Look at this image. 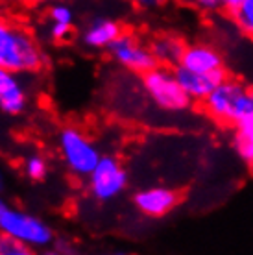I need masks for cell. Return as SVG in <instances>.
<instances>
[{"label": "cell", "mask_w": 253, "mask_h": 255, "mask_svg": "<svg viewBox=\"0 0 253 255\" xmlns=\"http://www.w3.org/2000/svg\"><path fill=\"white\" fill-rule=\"evenodd\" d=\"M48 63L35 33L19 20L0 13V67L35 74Z\"/></svg>", "instance_id": "cell-1"}, {"label": "cell", "mask_w": 253, "mask_h": 255, "mask_svg": "<svg viewBox=\"0 0 253 255\" xmlns=\"http://www.w3.org/2000/svg\"><path fill=\"white\" fill-rule=\"evenodd\" d=\"M200 106L213 122L233 128L253 111V87L228 74Z\"/></svg>", "instance_id": "cell-2"}, {"label": "cell", "mask_w": 253, "mask_h": 255, "mask_svg": "<svg viewBox=\"0 0 253 255\" xmlns=\"http://www.w3.org/2000/svg\"><path fill=\"white\" fill-rule=\"evenodd\" d=\"M0 231L22 241L33 252L52 248L56 241L52 228L43 218L7 204L4 198H0Z\"/></svg>", "instance_id": "cell-3"}, {"label": "cell", "mask_w": 253, "mask_h": 255, "mask_svg": "<svg viewBox=\"0 0 253 255\" xmlns=\"http://www.w3.org/2000/svg\"><path fill=\"white\" fill-rule=\"evenodd\" d=\"M140 87L148 100L166 113H183L192 106V100L181 87L172 67L155 65L140 76Z\"/></svg>", "instance_id": "cell-4"}, {"label": "cell", "mask_w": 253, "mask_h": 255, "mask_svg": "<svg viewBox=\"0 0 253 255\" xmlns=\"http://www.w3.org/2000/svg\"><path fill=\"white\" fill-rule=\"evenodd\" d=\"M57 150L70 176L78 179H87L104 155L95 140L76 126H65L57 133Z\"/></svg>", "instance_id": "cell-5"}, {"label": "cell", "mask_w": 253, "mask_h": 255, "mask_svg": "<svg viewBox=\"0 0 253 255\" xmlns=\"http://www.w3.org/2000/svg\"><path fill=\"white\" fill-rule=\"evenodd\" d=\"M108 54L121 69L139 76L157 65L150 41H144L139 33L129 32V30H124L117 37V41L108 48Z\"/></svg>", "instance_id": "cell-6"}, {"label": "cell", "mask_w": 253, "mask_h": 255, "mask_svg": "<svg viewBox=\"0 0 253 255\" xmlns=\"http://www.w3.org/2000/svg\"><path fill=\"white\" fill-rule=\"evenodd\" d=\"M127 170L117 155H102L95 170L87 176L89 194L98 202H111L127 189Z\"/></svg>", "instance_id": "cell-7"}, {"label": "cell", "mask_w": 253, "mask_h": 255, "mask_svg": "<svg viewBox=\"0 0 253 255\" xmlns=\"http://www.w3.org/2000/svg\"><path fill=\"white\" fill-rule=\"evenodd\" d=\"M181 202V194L165 185H153L140 189L133 194V205L140 215L148 218H163L170 215Z\"/></svg>", "instance_id": "cell-8"}, {"label": "cell", "mask_w": 253, "mask_h": 255, "mask_svg": "<svg viewBox=\"0 0 253 255\" xmlns=\"http://www.w3.org/2000/svg\"><path fill=\"white\" fill-rule=\"evenodd\" d=\"M30 106V95L22 74L0 67V111L7 117H20Z\"/></svg>", "instance_id": "cell-9"}, {"label": "cell", "mask_w": 253, "mask_h": 255, "mask_svg": "<svg viewBox=\"0 0 253 255\" xmlns=\"http://www.w3.org/2000/svg\"><path fill=\"white\" fill-rule=\"evenodd\" d=\"M124 30L126 28L117 19L98 15L83 26L82 33H80V43L87 50H108Z\"/></svg>", "instance_id": "cell-10"}, {"label": "cell", "mask_w": 253, "mask_h": 255, "mask_svg": "<svg viewBox=\"0 0 253 255\" xmlns=\"http://www.w3.org/2000/svg\"><path fill=\"white\" fill-rule=\"evenodd\" d=\"M74 7L70 6L67 0H57L46 6L44 13V35L52 43H67L72 37L74 32Z\"/></svg>", "instance_id": "cell-11"}, {"label": "cell", "mask_w": 253, "mask_h": 255, "mask_svg": "<svg viewBox=\"0 0 253 255\" xmlns=\"http://www.w3.org/2000/svg\"><path fill=\"white\" fill-rule=\"evenodd\" d=\"M176 76L181 83V87L185 93L189 95L192 104H200L211 95V91L215 89L216 85L228 76V70H218V72H196V70H189L177 65L174 67Z\"/></svg>", "instance_id": "cell-12"}, {"label": "cell", "mask_w": 253, "mask_h": 255, "mask_svg": "<svg viewBox=\"0 0 253 255\" xmlns=\"http://www.w3.org/2000/svg\"><path fill=\"white\" fill-rule=\"evenodd\" d=\"M181 67L196 72H218L226 70V61L222 52L211 43H190L179 61Z\"/></svg>", "instance_id": "cell-13"}, {"label": "cell", "mask_w": 253, "mask_h": 255, "mask_svg": "<svg viewBox=\"0 0 253 255\" xmlns=\"http://www.w3.org/2000/svg\"><path fill=\"white\" fill-rule=\"evenodd\" d=\"M150 46H152L153 58H155L157 65H165V67H172L174 69V67L179 65V61L183 58L187 43L177 33L163 32L150 39Z\"/></svg>", "instance_id": "cell-14"}, {"label": "cell", "mask_w": 253, "mask_h": 255, "mask_svg": "<svg viewBox=\"0 0 253 255\" xmlns=\"http://www.w3.org/2000/svg\"><path fill=\"white\" fill-rule=\"evenodd\" d=\"M231 140L239 159L253 172V111L233 126Z\"/></svg>", "instance_id": "cell-15"}, {"label": "cell", "mask_w": 253, "mask_h": 255, "mask_svg": "<svg viewBox=\"0 0 253 255\" xmlns=\"http://www.w3.org/2000/svg\"><path fill=\"white\" fill-rule=\"evenodd\" d=\"M22 174L32 181H41L48 176V161L43 153L32 152L22 159Z\"/></svg>", "instance_id": "cell-16"}, {"label": "cell", "mask_w": 253, "mask_h": 255, "mask_svg": "<svg viewBox=\"0 0 253 255\" xmlns=\"http://www.w3.org/2000/svg\"><path fill=\"white\" fill-rule=\"evenodd\" d=\"M237 30L253 39V0H242V4L231 13Z\"/></svg>", "instance_id": "cell-17"}, {"label": "cell", "mask_w": 253, "mask_h": 255, "mask_svg": "<svg viewBox=\"0 0 253 255\" xmlns=\"http://www.w3.org/2000/svg\"><path fill=\"white\" fill-rule=\"evenodd\" d=\"M33 250L26 246L22 241L0 231V255H30Z\"/></svg>", "instance_id": "cell-18"}, {"label": "cell", "mask_w": 253, "mask_h": 255, "mask_svg": "<svg viewBox=\"0 0 253 255\" xmlns=\"http://www.w3.org/2000/svg\"><path fill=\"white\" fill-rule=\"evenodd\" d=\"M127 2L140 11H153V9H161V7L168 6L172 0H127Z\"/></svg>", "instance_id": "cell-19"}, {"label": "cell", "mask_w": 253, "mask_h": 255, "mask_svg": "<svg viewBox=\"0 0 253 255\" xmlns=\"http://www.w3.org/2000/svg\"><path fill=\"white\" fill-rule=\"evenodd\" d=\"M185 2L187 6H192L200 9V11H205V13H211V11H216V9H220V2L218 0H181Z\"/></svg>", "instance_id": "cell-20"}, {"label": "cell", "mask_w": 253, "mask_h": 255, "mask_svg": "<svg viewBox=\"0 0 253 255\" xmlns=\"http://www.w3.org/2000/svg\"><path fill=\"white\" fill-rule=\"evenodd\" d=\"M9 2L22 7H46L50 6L52 2H57V0H9Z\"/></svg>", "instance_id": "cell-21"}, {"label": "cell", "mask_w": 253, "mask_h": 255, "mask_svg": "<svg viewBox=\"0 0 253 255\" xmlns=\"http://www.w3.org/2000/svg\"><path fill=\"white\" fill-rule=\"evenodd\" d=\"M218 2H220V9H222V11L229 13V15H231V13H233L235 9H237V7L242 4V0H218Z\"/></svg>", "instance_id": "cell-22"}, {"label": "cell", "mask_w": 253, "mask_h": 255, "mask_svg": "<svg viewBox=\"0 0 253 255\" xmlns=\"http://www.w3.org/2000/svg\"><path fill=\"white\" fill-rule=\"evenodd\" d=\"M4 172H2V168H0V192H2V189H4Z\"/></svg>", "instance_id": "cell-23"}]
</instances>
